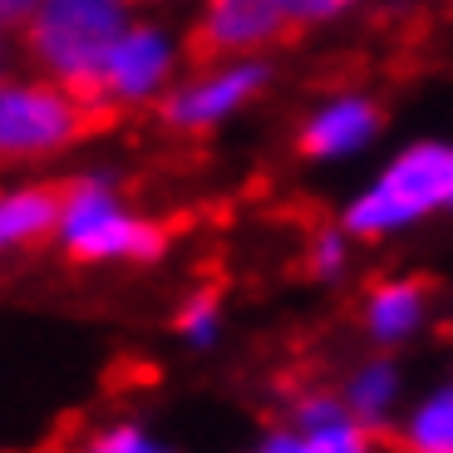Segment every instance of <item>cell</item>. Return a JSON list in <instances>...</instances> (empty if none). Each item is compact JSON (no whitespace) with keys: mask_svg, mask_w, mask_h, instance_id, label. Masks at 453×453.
Listing matches in <instances>:
<instances>
[{"mask_svg":"<svg viewBox=\"0 0 453 453\" xmlns=\"http://www.w3.org/2000/svg\"><path fill=\"white\" fill-rule=\"evenodd\" d=\"M59 251L80 266H143L168 251V232L153 217L128 212L109 173H84L65 182Z\"/></svg>","mask_w":453,"mask_h":453,"instance_id":"obj_1","label":"cell"},{"mask_svg":"<svg viewBox=\"0 0 453 453\" xmlns=\"http://www.w3.org/2000/svg\"><path fill=\"white\" fill-rule=\"evenodd\" d=\"M119 40H124V0H45L25 20V50L89 109H104L99 69Z\"/></svg>","mask_w":453,"mask_h":453,"instance_id":"obj_2","label":"cell"},{"mask_svg":"<svg viewBox=\"0 0 453 453\" xmlns=\"http://www.w3.org/2000/svg\"><path fill=\"white\" fill-rule=\"evenodd\" d=\"M443 207H453V148L414 143L365 193H355L340 207V226L355 242H380L443 212Z\"/></svg>","mask_w":453,"mask_h":453,"instance_id":"obj_3","label":"cell"},{"mask_svg":"<svg viewBox=\"0 0 453 453\" xmlns=\"http://www.w3.org/2000/svg\"><path fill=\"white\" fill-rule=\"evenodd\" d=\"M99 113L109 119V109H89L65 84H11L0 94V153L11 163L55 158L99 124Z\"/></svg>","mask_w":453,"mask_h":453,"instance_id":"obj_4","label":"cell"},{"mask_svg":"<svg viewBox=\"0 0 453 453\" xmlns=\"http://www.w3.org/2000/svg\"><path fill=\"white\" fill-rule=\"evenodd\" d=\"M291 15L281 0H207L203 20L188 35V59L212 65L222 55H257L291 35Z\"/></svg>","mask_w":453,"mask_h":453,"instance_id":"obj_5","label":"cell"},{"mask_svg":"<svg viewBox=\"0 0 453 453\" xmlns=\"http://www.w3.org/2000/svg\"><path fill=\"white\" fill-rule=\"evenodd\" d=\"M434 320V296L419 276H385L360 296V330L374 350H404L429 330Z\"/></svg>","mask_w":453,"mask_h":453,"instance_id":"obj_6","label":"cell"},{"mask_svg":"<svg viewBox=\"0 0 453 453\" xmlns=\"http://www.w3.org/2000/svg\"><path fill=\"white\" fill-rule=\"evenodd\" d=\"M261 84H266V69H261V65L217 69V74H207V80L188 84V89H178V94H168V99H163V119H168L173 128H182V134H197V128L222 124L232 109H242Z\"/></svg>","mask_w":453,"mask_h":453,"instance_id":"obj_7","label":"cell"},{"mask_svg":"<svg viewBox=\"0 0 453 453\" xmlns=\"http://www.w3.org/2000/svg\"><path fill=\"white\" fill-rule=\"evenodd\" d=\"M173 69V50L158 30H124V40L109 50L99 69V94L113 104H138L158 94V84Z\"/></svg>","mask_w":453,"mask_h":453,"instance_id":"obj_8","label":"cell"},{"mask_svg":"<svg viewBox=\"0 0 453 453\" xmlns=\"http://www.w3.org/2000/svg\"><path fill=\"white\" fill-rule=\"evenodd\" d=\"M340 395H345V409H350V419H360L365 429H395L399 414L409 409V380H404V365L395 355H370L360 360L345 380H340Z\"/></svg>","mask_w":453,"mask_h":453,"instance_id":"obj_9","label":"cell"},{"mask_svg":"<svg viewBox=\"0 0 453 453\" xmlns=\"http://www.w3.org/2000/svg\"><path fill=\"white\" fill-rule=\"evenodd\" d=\"M374 128H380V109L370 99H360V94H345V99H330L326 109L311 113L296 148L316 163H335V158L360 153L374 138Z\"/></svg>","mask_w":453,"mask_h":453,"instance_id":"obj_10","label":"cell"},{"mask_svg":"<svg viewBox=\"0 0 453 453\" xmlns=\"http://www.w3.org/2000/svg\"><path fill=\"white\" fill-rule=\"evenodd\" d=\"M65 222V182H25L0 197V247L30 251L59 237Z\"/></svg>","mask_w":453,"mask_h":453,"instance_id":"obj_11","label":"cell"},{"mask_svg":"<svg viewBox=\"0 0 453 453\" xmlns=\"http://www.w3.org/2000/svg\"><path fill=\"white\" fill-rule=\"evenodd\" d=\"M395 443L399 453H453V380L409 399L395 424Z\"/></svg>","mask_w":453,"mask_h":453,"instance_id":"obj_12","label":"cell"},{"mask_svg":"<svg viewBox=\"0 0 453 453\" xmlns=\"http://www.w3.org/2000/svg\"><path fill=\"white\" fill-rule=\"evenodd\" d=\"M173 330H178V340L188 350H197V355L217 350V345H222V330H226L222 296H217L212 286H197L193 296H182L178 316H173Z\"/></svg>","mask_w":453,"mask_h":453,"instance_id":"obj_13","label":"cell"},{"mask_svg":"<svg viewBox=\"0 0 453 453\" xmlns=\"http://www.w3.org/2000/svg\"><path fill=\"white\" fill-rule=\"evenodd\" d=\"M74 453H178V449H173L168 434H158L148 419L124 414V419H109L99 429H89Z\"/></svg>","mask_w":453,"mask_h":453,"instance_id":"obj_14","label":"cell"},{"mask_svg":"<svg viewBox=\"0 0 453 453\" xmlns=\"http://www.w3.org/2000/svg\"><path fill=\"white\" fill-rule=\"evenodd\" d=\"M350 232L345 226H316L306 242V272L316 276V281H345V272H350Z\"/></svg>","mask_w":453,"mask_h":453,"instance_id":"obj_15","label":"cell"},{"mask_svg":"<svg viewBox=\"0 0 453 453\" xmlns=\"http://www.w3.org/2000/svg\"><path fill=\"white\" fill-rule=\"evenodd\" d=\"M350 419V409H345V395L340 389H301L291 399V429L296 434H316V429H330V424Z\"/></svg>","mask_w":453,"mask_h":453,"instance_id":"obj_16","label":"cell"},{"mask_svg":"<svg viewBox=\"0 0 453 453\" xmlns=\"http://www.w3.org/2000/svg\"><path fill=\"white\" fill-rule=\"evenodd\" d=\"M301 453H374V429L360 419H340L330 429L301 434Z\"/></svg>","mask_w":453,"mask_h":453,"instance_id":"obj_17","label":"cell"},{"mask_svg":"<svg viewBox=\"0 0 453 453\" xmlns=\"http://www.w3.org/2000/svg\"><path fill=\"white\" fill-rule=\"evenodd\" d=\"M281 5L296 25H311V20H326V15H340L350 0H281Z\"/></svg>","mask_w":453,"mask_h":453,"instance_id":"obj_18","label":"cell"},{"mask_svg":"<svg viewBox=\"0 0 453 453\" xmlns=\"http://www.w3.org/2000/svg\"><path fill=\"white\" fill-rule=\"evenodd\" d=\"M251 453H301V434L296 429H272V434H261Z\"/></svg>","mask_w":453,"mask_h":453,"instance_id":"obj_19","label":"cell"},{"mask_svg":"<svg viewBox=\"0 0 453 453\" xmlns=\"http://www.w3.org/2000/svg\"><path fill=\"white\" fill-rule=\"evenodd\" d=\"M45 0H0V11H5V25H25L35 11H40Z\"/></svg>","mask_w":453,"mask_h":453,"instance_id":"obj_20","label":"cell"},{"mask_svg":"<svg viewBox=\"0 0 453 453\" xmlns=\"http://www.w3.org/2000/svg\"><path fill=\"white\" fill-rule=\"evenodd\" d=\"M449 380H453V374H449Z\"/></svg>","mask_w":453,"mask_h":453,"instance_id":"obj_21","label":"cell"}]
</instances>
